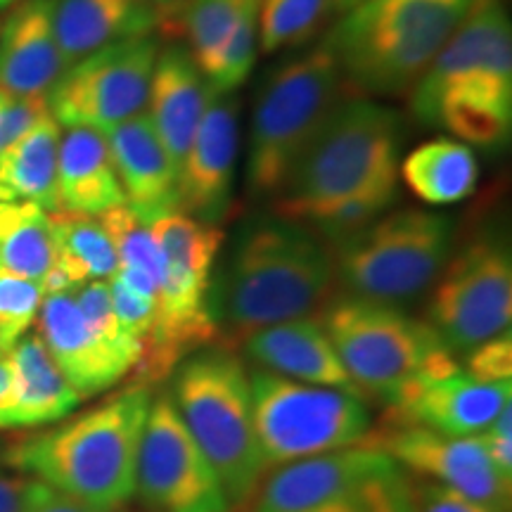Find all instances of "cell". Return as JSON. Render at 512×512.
Wrapping results in <instances>:
<instances>
[{"label":"cell","mask_w":512,"mask_h":512,"mask_svg":"<svg viewBox=\"0 0 512 512\" xmlns=\"http://www.w3.org/2000/svg\"><path fill=\"white\" fill-rule=\"evenodd\" d=\"M335 264L330 247L309 228L283 216H254L242 223L209 309L226 344L268 325L313 316L330 302Z\"/></svg>","instance_id":"1"},{"label":"cell","mask_w":512,"mask_h":512,"mask_svg":"<svg viewBox=\"0 0 512 512\" xmlns=\"http://www.w3.org/2000/svg\"><path fill=\"white\" fill-rule=\"evenodd\" d=\"M150 403L152 387L131 382L74 418L15 439L3 463L95 510L124 508L136 494V458Z\"/></svg>","instance_id":"2"},{"label":"cell","mask_w":512,"mask_h":512,"mask_svg":"<svg viewBox=\"0 0 512 512\" xmlns=\"http://www.w3.org/2000/svg\"><path fill=\"white\" fill-rule=\"evenodd\" d=\"M403 119L368 98H342L273 197V214L299 226L332 204L394 188Z\"/></svg>","instance_id":"3"},{"label":"cell","mask_w":512,"mask_h":512,"mask_svg":"<svg viewBox=\"0 0 512 512\" xmlns=\"http://www.w3.org/2000/svg\"><path fill=\"white\" fill-rule=\"evenodd\" d=\"M477 0H358L325 46L344 83L370 95H401L418 83Z\"/></svg>","instance_id":"4"},{"label":"cell","mask_w":512,"mask_h":512,"mask_svg":"<svg viewBox=\"0 0 512 512\" xmlns=\"http://www.w3.org/2000/svg\"><path fill=\"white\" fill-rule=\"evenodd\" d=\"M169 396L228 503L247 505L268 467L254 430L245 363L228 347L195 351L174 370Z\"/></svg>","instance_id":"5"},{"label":"cell","mask_w":512,"mask_h":512,"mask_svg":"<svg viewBox=\"0 0 512 512\" xmlns=\"http://www.w3.org/2000/svg\"><path fill=\"white\" fill-rule=\"evenodd\" d=\"M347 83L332 50L320 43L271 69L256 93L247 152V190L275 197L320 126L342 102Z\"/></svg>","instance_id":"6"},{"label":"cell","mask_w":512,"mask_h":512,"mask_svg":"<svg viewBox=\"0 0 512 512\" xmlns=\"http://www.w3.org/2000/svg\"><path fill=\"white\" fill-rule=\"evenodd\" d=\"M318 320L366 401L387 408L420 377L458 363L427 320L408 316L399 306L342 294L323 306Z\"/></svg>","instance_id":"7"},{"label":"cell","mask_w":512,"mask_h":512,"mask_svg":"<svg viewBox=\"0 0 512 512\" xmlns=\"http://www.w3.org/2000/svg\"><path fill=\"white\" fill-rule=\"evenodd\" d=\"M453 247V223L427 209L384 211L373 223L330 247L344 294L401 306L437 283Z\"/></svg>","instance_id":"8"},{"label":"cell","mask_w":512,"mask_h":512,"mask_svg":"<svg viewBox=\"0 0 512 512\" xmlns=\"http://www.w3.org/2000/svg\"><path fill=\"white\" fill-rule=\"evenodd\" d=\"M249 401L268 472L297 460L363 444L373 418L361 396L252 368Z\"/></svg>","instance_id":"9"},{"label":"cell","mask_w":512,"mask_h":512,"mask_svg":"<svg viewBox=\"0 0 512 512\" xmlns=\"http://www.w3.org/2000/svg\"><path fill=\"white\" fill-rule=\"evenodd\" d=\"M446 107H475L512 121V29L503 0H477L411 88V114L437 126Z\"/></svg>","instance_id":"10"},{"label":"cell","mask_w":512,"mask_h":512,"mask_svg":"<svg viewBox=\"0 0 512 512\" xmlns=\"http://www.w3.org/2000/svg\"><path fill=\"white\" fill-rule=\"evenodd\" d=\"M408 472L368 441L275 467L252 512H401Z\"/></svg>","instance_id":"11"},{"label":"cell","mask_w":512,"mask_h":512,"mask_svg":"<svg viewBox=\"0 0 512 512\" xmlns=\"http://www.w3.org/2000/svg\"><path fill=\"white\" fill-rule=\"evenodd\" d=\"M425 320L456 358L510 332L512 256L501 233L477 235L446 261Z\"/></svg>","instance_id":"12"},{"label":"cell","mask_w":512,"mask_h":512,"mask_svg":"<svg viewBox=\"0 0 512 512\" xmlns=\"http://www.w3.org/2000/svg\"><path fill=\"white\" fill-rule=\"evenodd\" d=\"M157 53V38L143 36L74 62L46 95L50 117L60 126H88L100 133L138 117L147 105Z\"/></svg>","instance_id":"13"},{"label":"cell","mask_w":512,"mask_h":512,"mask_svg":"<svg viewBox=\"0 0 512 512\" xmlns=\"http://www.w3.org/2000/svg\"><path fill=\"white\" fill-rule=\"evenodd\" d=\"M150 512H228L214 467L176 411L169 392L152 396L136 458V494Z\"/></svg>","instance_id":"14"},{"label":"cell","mask_w":512,"mask_h":512,"mask_svg":"<svg viewBox=\"0 0 512 512\" xmlns=\"http://www.w3.org/2000/svg\"><path fill=\"white\" fill-rule=\"evenodd\" d=\"M411 475L432 479L498 512H510L512 479L498 472L482 434L448 437L427 427L382 418L366 437Z\"/></svg>","instance_id":"15"},{"label":"cell","mask_w":512,"mask_h":512,"mask_svg":"<svg viewBox=\"0 0 512 512\" xmlns=\"http://www.w3.org/2000/svg\"><path fill=\"white\" fill-rule=\"evenodd\" d=\"M512 403V380H482L460 363L434 370L406 389L384 418L448 437H477Z\"/></svg>","instance_id":"16"},{"label":"cell","mask_w":512,"mask_h":512,"mask_svg":"<svg viewBox=\"0 0 512 512\" xmlns=\"http://www.w3.org/2000/svg\"><path fill=\"white\" fill-rule=\"evenodd\" d=\"M238 159V100L216 93L178 169V211L204 223L226 216Z\"/></svg>","instance_id":"17"},{"label":"cell","mask_w":512,"mask_h":512,"mask_svg":"<svg viewBox=\"0 0 512 512\" xmlns=\"http://www.w3.org/2000/svg\"><path fill=\"white\" fill-rule=\"evenodd\" d=\"M36 325L38 337L81 399L107 392L121 377L133 373L131 363L95 335L72 290L46 294Z\"/></svg>","instance_id":"18"},{"label":"cell","mask_w":512,"mask_h":512,"mask_svg":"<svg viewBox=\"0 0 512 512\" xmlns=\"http://www.w3.org/2000/svg\"><path fill=\"white\" fill-rule=\"evenodd\" d=\"M67 72L53 34V0H19L0 29V93L46 98Z\"/></svg>","instance_id":"19"},{"label":"cell","mask_w":512,"mask_h":512,"mask_svg":"<svg viewBox=\"0 0 512 512\" xmlns=\"http://www.w3.org/2000/svg\"><path fill=\"white\" fill-rule=\"evenodd\" d=\"M242 351L254 368L306 384L342 389L366 401V396L344 370L318 318H294L256 330L242 339Z\"/></svg>","instance_id":"20"},{"label":"cell","mask_w":512,"mask_h":512,"mask_svg":"<svg viewBox=\"0 0 512 512\" xmlns=\"http://www.w3.org/2000/svg\"><path fill=\"white\" fill-rule=\"evenodd\" d=\"M105 136L126 207L147 226L178 211V166L159 143L150 119L138 114Z\"/></svg>","instance_id":"21"},{"label":"cell","mask_w":512,"mask_h":512,"mask_svg":"<svg viewBox=\"0 0 512 512\" xmlns=\"http://www.w3.org/2000/svg\"><path fill=\"white\" fill-rule=\"evenodd\" d=\"M216 91L200 72L188 48L169 46L159 50L152 69L147 114L159 143L181 169L200 121Z\"/></svg>","instance_id":"22"},{"label":"cell","mask_w":512,"mask_h":512,"mask_svg":"<svg viewBox=\"0 0 512 512\" xmlns=\"http://www.w3.org/2000/svg\"><path fill=\"white\" fill-rule=\"evenodd\" d=\"M12 380L0 401V430H36L67 418L83 401L38 332H24L8 351Z\"/></svg>","instance_id":"23"},{"label":"cell","mask_w":512,"mask_h":512,"mask_svg":"<svg viewBox=\"0 0 512 512\" xmlns=\"http://www.w3.org/2000/svg\"><path fill=\"white\" fill-rule=\"evenodd\" d=\"M155 29L157 12L140 0H53V34L67 67L112 43L152 36Z\"/></svg>","instance_id":"24"},{"label":"cell","mask_w":512,"mask_h":512,"mask_svg":"<svg viewBox=\"0 0 512 512\" xmlns=\"http://www.w3.org/2000/svg\"><path fill=\"white\" fill-rule=\"evenodd\" d=\"M57 195L60 211L83 216H100L126 204L105 133L74 126L60 136Z\"/></svg>","instance_id":"25"},{"label":"cell","mask_w":512,"mask_h":512,"mask_svg":"<svg viewBox=\"0 0 512 512\" xmlns=\"http://www.w3.org/2000/svg\"><path fill=\"white\" fill-rule=\"evenodd\" d=\"M60 136V124L48 112L24 136L0 152V202H31L50 214L60 211Z\"/></svg>","instance_id":"26"},{"label":"cell","mask_w":512,"mask_h":512,"mask_svg":"<svg viewBox=\"0 0 512 512\" xmlns=\"http://www.w3.org/2000/svg\"><path fill=\"white\" fill-rule=\"evenodd\" d=\"M50 221H53L55 266L43 283L46 294L74 290L91 280H110L117 273V252L98 216L53 211Z\"/></svg>","instance_id":"27"},{"label":"cell","mask_w":512,"mask_h":512,"mask_svg":"<svg viewBox=\"0 0 512 512\" xmlns=\"http://www.w3.org/2000/svg\"><path fill=\"white\" fill-rule=\"evenodd\" d=\"M401 178L425 204L446 207L463 202L477 190L479 162L470 145L434 138L403 159Z\"/></svg>","instance_id":"28"},{"label":"cell","mask_w":512,"mask_h":512,"mask_svg":"<svg viewBox=\"0 0 512 512\" xmlns=\"http://www.w3.org/2000/svg\"><path fill=\"white\" fill-rule=\"evenodd\" d=\"M53 266L50 211L31 202H0V268L43 285Z\"/></svg>","instance_id":"29"},{"label":"cell","mask_w":512,"mask_h":512,"mask_svg":"<svg viewBox=\"0 0 512 512\" xmlns=\"http://www.w3.org/2000/svg\"><path fill=\"white\" fill-rule=\"evenodd\" d=\"M249 0H183L176 19V36L188 41V53L207 81L219 67L235 24Z\"/></svg>","instance_id":"30"},{"label":"cell","mask_w":512,"mask_h":512,"mask_svg":"<svg viewBox=\"0 0 512 512\" xmlns=\"http://www.w3.org/2000/svg\"><path fill=\"white\" fill-rule=\"evenodd\" d=\"M342 0H261L259 43L266 55L304 46L325 24Z\"/></svg>","instance_id":"31"},{"label":"cell","mask_w":512,"mask_h":512,"mask_svg":"<svg viewBox=\"0 0 512 512\" xmlns=\"http://www.w3.org/2000/svg\"><path fill=\"white\" fill-rule=\"evenodd\" d=\"M98 219L102 228L107 230V235H110L114 252H117L119 259V268L143 273L162 287L166 275V261L162 247L157 245L150 226L140 221L126 204L107 209Z\"/></svg>","instance_id":"32"},{"label":"cell","mask_w":512,"mask_h":512,"mask_svg":"<svg viewBox=\"0 0 512 512\" xmlns=\"http://www.w3.org/2000/svg\"><path fill=\"white\" fill-rule=\"evenodd\" d=\"M259 3L261 0H249L247 8L235 24L226 48L219 57V67L209 83L216 93H233L252 74L256 60V41H259Z\"/></svg>","instance_id":"33"},{"label":"cell","mask_w":512,"mask_h":512,"mask_svg":"<svg viewBox=\"0 0 512 512\" xmlns=\"http://www.w3.org/2000/svg\"><path fill=\"white\" fill-rule=\"evenodd\" d=\"M43 297L46 290L41 283L0 268V328L22 337L36 320Z\"/></svg>","instance_id":"34"},{"label":"cell","mask_w":512,"mask_h":512,"mask_svg":"<svg viewBox=\"0 0 512 512\" xmlns=\"http://www.w3.org/2000/svg\"><path fill=\"white\" fill-rule=\"evenodd\" d=\"M401 512H498L489 505H482L448 486L432 479L411 475L408 472L406 494H403Z\"/></svg>","instance_id":"35"},{"label":"cell","mask_w":512,"mask_h":512,"mask_svg":"<svg viewBox=\"0 0 512 512\" xmlns=\"http://www.w3.org/2000/svg\"><path fill=\"white\" fill-rule=\"evenodd\" d=\"M110 297H112V309L114 316L119 320V328L126 332L133 342H138L140 347L145 344V337L150 335L152 320H155V306L157 299L145 297L136 290H131L124 280H119L117 275H112L110 280Z\"/></svg>","instance_id":"36"},{"label":"cell","mask_w":512,"mask_h":512,"mask_svg":"<svg viewBox=\"0 0 512 512\" xmlns=\"http://www.w3.org/2000/svg\"><path fill=\"white\" fill-rule=\"evenodd\" d=\"M48 114L46 98H12L0 93V152Z\"/></svg>","instance_id":"37"},{"label":"cell","mask_w":512,"mask_h":512,"mask_svg":"<svg viewBox=\"0 0 512 512\" xmlns=\"http://www.w3.org/2000/svg\"><path fill=\"white\" fill-rule=\"evenodd\" d=\"M467 373L482 380H512V337L503 332L489 342L479 344L467 354Z\"/></svg>","instance_id":"38"},{"label":"cell","mask_w":512,"mask_h":512,"mask_svg":"<svg viewBox=\"0 0 512 512\" xmlns=\"http://www.w3.org/2000/svg\"><path fill=\"white\" fill-rule=\"evenodd\" d=\"M482 439L498 472L512 479V403L496 415V420L482 432Z\"/></svg>","instance_id":"39"},{"label":"cell","mask_w":512,"mask_h":512,"mask_svg":"<svg viewBox=\"0 0 512 512\" xmlns=\"http://www.w3.org/2000/svg\"><path fill=\"white\" fill-rule=\"evenodd\" d=\"M41 482L19 472H0V512H27L36 501Z\"/></svg>","instance_id":"40"},{"label":"cell","mask_w":512,"mask_h":512,"mask_svg":"<svg viewBox=\"0 0 512 512\" xmlns=\"http://www.w3.org/2000/svg\"><path fill=\"white\" fill-rule=\"evenodd\" d=\"M27 512H102V510H95L91 505L76 501V498L60 494V491L50 489V486L43 484V489L38 491L36 501L31 503V508Z\"/></svg>","instance_id":"41"},{"label":"cell","mask_w":512,"mask_h":512,"mask_svg":"<svg viewBox=\"0 0 512 512\" xmlns=\"http://www.w3.org/2000/svg\"><path fill=\"white\" fill-rule=\"evenodd\" d=\"M157 12V29H162L169 38H176V19L183 0H140Z\"/></svg>","instance_id":"42"},{"label":"cell","mask_w":512,"mask_h":512,"mask_svg":"<svg viewBox=\"0 0 512 512\" xmlns=\"http://www.w3.org/2000/svg\"><path fill=\"white\" fill-rule=\"evenodd\" d=\"M10 380H12V366H10L8 354H5L0 356V401H3V396L8 394Z\"/></svg>","instance_id":"43"},{"label":"cell","mask_w":512,"mask_h":512,"mask_svg":"<svg viewBox=\"0 0 512 512\" xmlns=\"http://www.w3.org/2000/svg\"><path fill=\"white\" fill-rule=\"evenodd\" d=\"M17 339H19V337H12L8 330H3V328H0V356H5V354H8V351L12 349V344H15Z\"/></svg>","instance_id":"44"},{"label":"cell","mask_w":512,"mask_h":512,"mask_svg":"<svg viewBox=\"0 0 512 512\" xmlns=\"http://www.w3.org/2000/svg\"><path fill=\"white\" fill-rule=\"evenodd\" d=\"M354 3H356V0H342V8H344V10H347V8H349V5H354Z\"/></svg>","instance_id":"45"},{"label":"cell","mask_w":512,"mask_h":512,"mask_svg":"<svg viewBox=\"0 0 512 512\" xmlns=\"http://www.w3.org/2000/svg\"><path fill=\"white\" fill-rule=\"evenodd\" d=\"M10 3H15V0H0V8H8Z\"/></svg>","instance_id":"46"},{"label":"cell","mask_w":512,"mask_h":512,"mask_svg":"<svg viewBox=\"0 0 512 512\" xmlns=\"http://www.w3.org/2000/svg\"><path fill=\"white\" fill-rule=\"evenodd\" d=\"M114 512H131V510H121V508H119V510H114Z\"/></svg>","instance_id":"47"},{"label":"cell","mask_w":512,"mask_h":512,"mask_svg":"<svg viewBox=\"0 0 512 512\" xmlns=\"http://www.w3.org/2000/svg\"><path fill=\"white\" fill-rule=\"evenodd\" d=\"M356 3H358V0H356Z\"/></svg>","instance_id":"48"}]
</instances>
